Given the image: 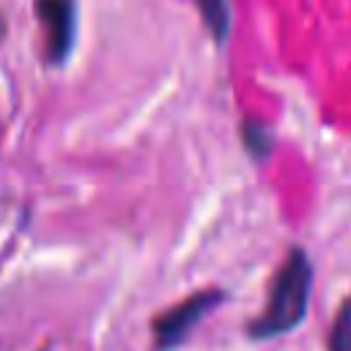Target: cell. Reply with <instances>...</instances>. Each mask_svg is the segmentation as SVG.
<instances>
[{
    "instance_id": "cell-2",
    "label": "cell",
    "mask_w": 351,
    "mask_h": 351,
    "mask_svg": "<svg viewBox=\"0 0 351 351\" xmlns=\"http://www.w3.org/2000/svg\"><path fill=\"white\" fill-rule=\"evenodd\" d=\"M222 302V291L217 288H208V291H197L192 293L189 299L173 304L167 313H162L156 321H154V335H156V346L159 351H167L178 343L186 340V335L195 329V324L211 313L217 304Z\"/></svg>"
},
{
    "instance_id": "cell-5",
    "label": "cell",
    "mask_w": 351,
    "mask_h": 351,
    "mask_svg": "<svg viewBox=\"0 0 351 351\" xmlns=\"http://www.w3.org/2000/svg\"><path fill=\"white\" fill-rule=\"evenodd\" d=\"M326 346L329 351H351V299H346L343 307L337 310Z\"/></svg>"
},
{
    "instance_id": "cell-4",
    "label": "cell",
    "mask_w": 351,
    "mask_h": 351,
    "mask_svg": "<svg viewBox=\"0 0 351 351\" xmlns=\"http://www.w3.org/2000/svg\"><path fill=\"white\" fill-rule=\"evenodd\" d=\"M195 3H197V11H200L206 27L211 30V36L217 41H225L228 27H230V5H228V0H195Z\"/></svg>"
},
{
    "instance_id": "cell-3",
    "label": "cell",
    "mask_w": 351,
    "mask_h": 351,
    "mask_svg": "<svg viewBox=\"0 0 351 351\" xmlns=\"http://www.w3.org/2000/svg\"><path fill=\"white\" fill-rule=\"evenodd\" d=\"M36 14L44 30V52L49 63H63L74 47L77 5L74 0H36Z\"/></svg>"
},
{
    "instance_id": "cell-1",
    "label": "cell",
    "mask_w": 351,
    "mask_h": 351,
    "mask_svg": "<svg viewBox=\"0 0 351 351\" xmlns=\"http://www.w3.org/2000/svg\"><path fill=\"white\" fill-rule=\"evenodd\" d=\"M310 282H313V266H310L304 250L293 247L271 280L263 313L250 324V337L271 340V337H280V335L296 329L307 313Z\"/></svg>"
},
{
    "instance_id": "cell-6",
    "label": "cell",
    "mask_w": 351,
    "mask_h": 351,
    "mask_svg": "<svg viewBox=\"0 0 351 351\" xmlns=\"http://www.w3.org/2000/svg\"><path fill=\"white\" fill-rule=\"evenodd\" d=\"M244 140H247V148H250L255 156H261V154L269 151V134H266V129L258 126V123H247V126H244Z\"/></svg>"
}]
</instances>
